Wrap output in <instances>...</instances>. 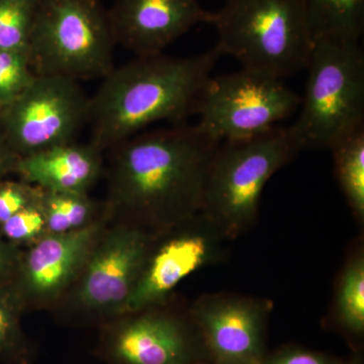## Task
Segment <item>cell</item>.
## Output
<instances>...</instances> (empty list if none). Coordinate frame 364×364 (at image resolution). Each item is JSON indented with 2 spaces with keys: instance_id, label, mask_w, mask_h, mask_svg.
<instances>
[{
  "instance_id": "cell-1",
  "label": "cell",
  "mask_w": 364,
  "mask_h": 364,
  "mask_svg": "<svg viewBox=\"0 0 364 364\" xmlns=\"http://www.w3.org/2000/svg\"><path fill=\"white\" fill-rule=\"evenodd\" d=\"M220 143L198 124H177L112 147L105 202L112 221L159 235L200 215Z\"/></svg>"
},
{
  "instance_id": "cell-2",
  "label": "cell",
  "mask_w": 364,
  "mask_h": 364,
  "mask_svg": "<svg viewBox=\"0 0 364 364\" xmlns=\"http://www.w3.org/2000/svg\"><path fill=\"white\" fill-rule=\"evenodd\" d=\"M219 48L186 58L163 54L114 67L90 100V142L105 151L160 121L181 124L195 107Z\"/></svg>"
},
{
  "instance_id": "cell-3",
  "label": "cell",
  "mask_w": 364,
  "mask_h": 364,
  "mask_svg": "<svg viewBox=\"0 0 364 364\" xmlns=\"http://www.w3.org/2000/svg\"><path fill=\"white\" fill-rule=\"evenodd\" d=\"M303 150L289 128L220 143L205 181L202 214L227 240L253 226L267 181Z\"/></svg>"
},
{
  "instance_id": "cell-4",
  "label": "cell",
  "mask_w": 364,
  "mask_h": 364,
  "mask_svg": "<svg viewBox=\"0 0 364 364\" xmlns=\"http://www.w3.org/2000/svg\"><path fill=\"white\" fill-rule=\"evenodd\" d=\"M210 25L222 54L243 68L282 79L308 67L314 42L301 0H226Z\"/></svg>"
},
{
  "instance_id": "cell-5",
  "label": "cell",
  "mask_w": 364,
  "mask_h": 364,
  "mask_svg": "<svg viewBox=\"0 0 364 364\" xmlns=\"http://www.w3.org/2000/svg\"><path fill=\"white\" fill-rule=\"evenodd\" d=\"M301 114L291 126L303 149H331L364 126V54L359 42L314 43Z\"/></svg>"
},
{
  "instance_id": "cell-6",
  "label": "cell",
  "mask_w": 364,
  "mask_h": 364,
  "mask_svg": "<svg viewBox=\"0 0 364 364\" xmlns=\"http://www.w3.org/2000/svg\"><path fill=\"white\" fill-rule=\"evenodd\" d=\"M116 45L97 0H39L28 50L37 75L105 77L114 67Z\"/></svg>"
},
{
  "instance_id": "cell-7",
  "label": "cell",
  "mask_w": 364,
  "mask_h": 364,
  "mask_svg": "<svg viewBox=\"0 0 364 364\" xmlns=\"http://www.w3.org/2000/svg\"><path fill=\"white\" fill-rule=\"evenodd\" d=\"M301 105V97L282 79L242 68L212 77L195 107L198 126L219 141L251 138L272 130Z\"/></svg>"
},
{
  "instance_id": "cell-8",
  "label": "cell",
  "mask_w": 364,
  "mask_h": 364,
  "mask_svg": "<svg viewBox=\"0 0 364 364\" xmlns=\"http://www.w3.org/2000/svg\"><path fill=\"white\" fill-rule=\"evenodd\" d=\"M157 236L127 223L107 225L62 299L74 312L105 323L121 317Z\"/></svg>"
},
{
  "instance_id": "cell-9",
  "label": "cell",
  "mask_w": 364,
  "mask_h": 364,
  "mask_svg": "<svg viewBox=\"0 0 364 364\" xmlns=\"http://www.w3.org/2000/svg\"><path fill=\"white\" fill-rule=\"evenodd\" d=\"M90 97L79 81L37 75L0 111V132L18 156L75 142L88 123Z\"/></svg>"
},
{
  "instance_id": "cell-10",
  "label": "cell",
  "mask_w": 364,
  "mask_h": 364,
  "mask_svg": "<svg viewBox=\"0 0 364 364\" xmlns=\"http://www.w3.org/2000/svg\"><path fill=\"white\" fill-rule=\"evenodd\" d=\"M166 304L105 323L102 355L112 364H198L205 346L189 311Z\"/></svg>"
},
{
  "instance_id": "cell-11",
  "label": "cell",
  "mask_w": 364,
  "mask_h": 364,
  "mask_svg": "<svg viewBox=\"0 0 364 364\" xmlns=\"http://www.w3.org/2000/svg\"><path fill=\"white\" fill-rule=\"evenodd\" d=\"M226 240L202 214L158 235L122 316L166 303L182 280L219 257Z\"/></svg>"
},
{
  "instance_id": "cell-12",
  "label": "cell",
  "mask_w": 364,
  "mask_h": 364,
  "mask_svg": "<svg viewBox=\"0 0 364 364\" xmlns=\"http://www.w3.org/2000/svg\"><path fill=\"white\" fill-rule=\"evenodd\" d=\"M112 221L105 213L90 226L62 234H47L21 252L11 284L28 308L58 303L77 279L93 244Z\"/></svg>"
},
{
  "instance_id": "cell-13",
  "label": "cell",
  "mask_w": 364,
  "mask_h": 364,
  "mask_svg": "<svg viewBox=\"0 0 364 364\" xmlns=\"http://www.w3.org/2000/svg\"><path fill=\"white\" fill-rule=\"evenodd\" d=\"M270 301L237 294H205L188 309L215 364H263Z\"/></svg>"
},
{
  "instance_id": "cell-14",
  "label": "cell",
  "mask_w": 364,
  "mask_h": 364,
  "mask_svg": "<svg viewBox=\"0 0 364 364\" xmlns=\"http://www.w3.org/2000/svg\"><path fill=\"white\" fill-rule=\"evenodd\" d=\"M107 16L117 45L149 57L198 23H210L213 13L198 0H117Z\"/></svg>"
},
{
  "instance_id": "cell-15",
  "label": "cell",
  "mask_w": 364,
  "mask_h": 364,
  "mask_svg": "<svg viewBox=\"0 0 364 364\" xmlns=\"http://www.w3.org/2000/svg\"><path fill=\"white\" fill-rule=\"evenodd\" d=\"M90 142L55 146L20 157L16 173L43 191L88 193L104 173V155Z\"/></svg>"
},
{
  "instance_id": "cell-16",
  "label": "cell",
  "mask_w": 364,
  "mask_h": 364,
  "mask_svg": "<svg viewBox=\"0 0 364 364\" xmlns=\"http://www.w3.org/2000/svg\"><path fill=\"white\" fill-rule=\"evenodd\" d=\"M314 43L359 42L364 31V0H301Z\"/></svg>"
},
{
  "instance_id": "cell-17",
  "label": "cell",
  "mask_w": 364,
  "mask_h": 364,
  "mask_svg": "<svg viewBox=\"0 0 364 364\" xmlns=\"http://www.w3.org/2000/svg\"><path fill=\"white\" fill-rule=\"evenodd\" d=\"M41 205L48 234L77 231L90 226L105 213V205L90 198L88 193L43 191Z\"/></svg>"
},
{
  "instance_id": "cell-18",
  "label": "cell",
  "mask_w": 364,
  "mask_h": 364,
  "mask_svg": "<svg viewBox=\"0 0 364 364\" xmlns=\"http://www.w3.org/2000/svg\"><path fill=\"white\" fill-rule=\"evenodd\" d=\"M335 173L354 217L364 221V126L331 148Z\"/></svg>"
},
{
  "instance_id": "cell-19",
  "label": "cell",
  "mask_w": 364,
  "mask_h": 364,
  "mask_svg": "<svg viewBox=\"0 0 364 364\" xmlns=\"http://www.w3.org/2000/svg\"><path fill=\"white\" fill-rule=\"evenodd\" d=\"M334 317L337 324L353 335L364 332V255L353 254L340 273L334 299Z\"/></svg>"
},
{
  "instance_id": "cell-20",
  "label": "cell",
  "mask_w": 364,
  "mask_h": 364,
  "mask_svg": "<svg viewBox=\"0 0 364 364\" xmlns=\"http://www.w3.org/2000/svg\"><path fill=\"white\" fill-rule=\"evenodd\" d=\"M26 308L11 280L0 282V358L9 364H32L35 351L21 327Z\"/></svg>"
},
{
  "instance_id": "cell-21",
  "label": "cell",
  "mask_w": 364,
  "mask_h": 364,
  "mask_svg": "<svg viewBox=\"0 0 364 364\" xmlns=\"http://www.w3.org/2000/svg\"><path fill=\"white\" fill-rule=\"evenodd\" d=\"M39 0H0V49L28 52Z\"/></svg>"
},
{
  "instance_id": "cell-22",
  "label": "cell",
  "mask_w": 364,
  "mask_h": 364,
  "mask_svg": "<svg viewBox=\"0 0 364 364\" xmlns=\"http://www.w3.org/2000/svg\"><path fill=\"white\" fill-rule=\"evenodd\" d=\"M37 74L30 53L0 49V105L4 107L32 85Z\"/></svg>"
},
{
  "instance_id": "cell-23",
  "label": "cell",
  "mask_w": 364,
  "mask_h": 364,
  "mask_svg": "<svg viewBox=\"0 0 364 364\" xmlns=\"http://www.w3.org/2000/svg\"><path fill=\"white\" fill-rule=\"evenodd\" d=\"M42 196V193H41ZM0 234L14 245H33L48 234L41 198L0 225Z\"/></svg>"
},
{
  "instance_id": "cell-24",
  "label": "cell",
  "mask_w": 364,
  "mask_h": 364,
  "mask_svg": "<svg viewBox=\"0 0 364 364\" xmlns=\"http://www.w3.org/2000/svg\"><path fill=\"white\" fill-rule=\"evenodd\" d=\"M42 189L21 181H0V225L40 200Z\"/></svg>"
},
{
  "instance_id": "cell-25",
  "label": "cell",
  "mask_w": 364,
  "mask_h": 364,
  "mask_svg": "<svg viewBox=\"0 0 364 364\" xmlns=\"http://www.w3.org/2000/svg\"><path fill=\"white\" fill-rule=\"evenodd\" d=\"M263 364H335L331 359L315 352L289 349L264 359Z\"/></svg>"
},
{
  "instance_id": "cell-26",
  "label": "cell",
  "mask_w": 364,
  "mask_h": 364,
  "mask_svg": "<svg viewBox=\"0 0 364 364\" xmlns=\"http://www.w3.org/2000/svg\"><path fill=\"white\" fill-rule=\"evenodd\" d=\"M21 254L18 246L6 240L0 234V282H7L13 279Z\"/></svg>"
},
{
  "instance_id": "cell-27",
  "label": "cell",
  "mask_w": 364,
  "mask_h": 364,
  "mask_svg": "<svg viewBox=\"0 0 364 364\" xmlns=\"http://www.w3.org/2000/svg\"><path fill=\"white\" fill-rule=\"evenodd\" d=\"M20 156L9 145L6 138L0 132V181L11 173H16Z\"/></svg>"
},
{
  "instance_id": "cell-28",
  "label": "cell",
  "mask_w": 364,
  "mask_h": 364,
  "mask_svg": "<svg viewBox=\"0 0 364 364\" xmlns=\"http://www.w3.org/2000/svg\"><path fill=\"white\" fill-rule=\"evenodd\" d=\"M1 109H2V105H0V111H1Z\"/></svg>"
}]
</instances>
